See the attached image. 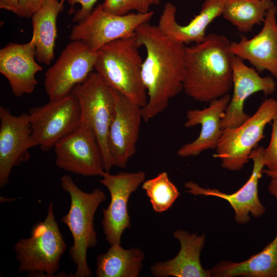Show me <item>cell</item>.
<instances>
[{"label": "cell", "instance_id": "obj_30", "mask_svg": "<svg viewBox=\"0 0 277 277\" xmlns=\"http://www.w3.org/2000/svg\"><path fill=\"white\" fill-rule=\"evenodd\" d=\"M47 0H18L19 16L30 18Z\"/></svg>", "mask_w": 277, "mask_h": 277}, {"label": "cell", "instance_id": "obj_26", "mask_svg": "<svg viewBox=\"0 0 277 277\" xmlns=\"http://www.w3.org/2000/svg\"><path fill=\"white\" fill-rule=\"evenodd\" d=\"M142 188L149 199L153 210L162 213L169 209L180 195L176 186L170 180L166 172L145 180Z\"/></svg>", "mask_w": 277, "mask_h": 277}, {"label": "cell", "instance_id": "obj_28", "mask_svg": "<svg viewBox=\"0 0 277 277\" xmlns=\"http://www.w3.org/2000/svg\"><path fill=\"white\" fill-rule=\"evenodd\" d=\"M272 130L268 147L264 149V161L267 169H277V111L272 121Z\"/></svg>", "mask_w": 277, "mask_h": 277}, {"label": "cell", "instance_id": "obj_21", "mask_svg": "<svg viewBox=\"0 0 277 277\" xmlns=\"http://www.w3.org/2000/svg\"><path fill=\"white\" fill-rule=\"evenodd\" d=\"M173 235L180 244L178 253L172 259L153 264L151 273L156 277H211L210 270L204 269L200 261L205 234L197 235L177 229Z\"/></svg>", "mask_w": 277, "mask_h": 277}, {"label": "cell", "instance_id": "obj_27", "mask_svg": "<svg viewBox=\"0 0 277 277\" xmlns=\"http://www.w3.org/2000/svg\"><path fill=\"white\" fill-rule=\"evenodd\" d=\"M160 3V0H104L101 5L106 11L122 15L133 11L146 13L151 6Z\"/></svg>", "mask_w": 277, "mask_h": 277}, {"label": "cell", "instance_id": "obj_22", "mask_svg": "<svg viewBox=\"0 0 277 277\" xmlns=\"http://www.w3.org/2000/svg\"><path fill=\"white\" fill-rule=\"evenodd\" d=\"M268 191L277 201V180L271 179ZM210 270L213 277H277V233L261 251L246 260L222 261Z\"/></svg>", "mask_w": 277, "mask_h": 277}, {"label": "cell", "instance_id": "obj_2", "mask_svg": "<svg viewBox=\"0 0 277 277\" xmlns=\"http://www.w3.org/2000/svg\"><path fill=\"white\" fill-rule=\"evenodd\" d=\"M230 44L225 36L210 33L202 42L186 46L183 90L187 95L210 103L229 94L233 74Z\"/></svg>", "mask_w": 277, "mask_h": 277}, {"label": "cell", "instance_id": "obj_32", "mask_svg": "<svg viewBox=\"0 0 277 277\" xmlns=\"http://www.w3.org/2000/svg\"><path fill=\"white\" fill-rule=\"evenodd\" d=\"M262 172V173L270 177L271 179L277 180V169L271 170L268 169H263Z\"/></svg>", "mask_w": 277, "mask_h": 277}, {"label": "cell", "instance_id": "obj_25", "mask_svg": "<svg viewBox=\"0 0 277 277\" xmlns=\"http://www.w3.org/2000/svg\"><path fill=\"white\" fill-rule=\"evenodd\" d=\"M271 0H224L222 15L242 33L263 23Z\"/></svg>", "mask_w": 277, "mask_h": 277}, {"label": "cell", "instance_id": "obj_8", "mask_svg": "<svg viewBox=\"0 0 277 277\" xmlns=\"http://www.w3.org/2000/svg\"><path fill=\"white\" fill-rule=\"evenodd\" d=\"M153 15L152 11L116 15L106 11L98 4L87 17L73 26L70 38L71 41L83 42L91 50L96 52L112 41L134 36L138 27L149 22Z\"/></svg>", "mask_w": 277, "mask_h": 277}, {"label": "cell", "instance_id": "obj_14", "mask_svg": "<svg viewBox=\"0 0 277 277\" xmlns=\"http://www.w3.org/2000/svg\"><path fill=\"white\" fill-rule=\"evenodd\" d=\"M38 146L34 137L28 113L12 114L6 107H0V187L9 181L14 167L27 162L29 150Z\"/></svg>", "mask_w": 277, "mask_h": 277}, {"label": "cell", "instance_id": "obj_24", "mask_svg": "<svg viewBox=\"0 0 277 277\" xmlns=\"http://www.w3.org/2000/svg\"><path fill=\"white\" fill-rule=\"evenodd\" d=\"M145 255L140 248L124 249L121 244L110 245L96 259L97 277H137L143 267Z\"/></svg>", "mask_w": 277, "mask_h": 277}, {"label": "cell", "instance_id": "obj_17", "mask_svg": "<svg viewBox=\"0 0 277 277\" xmlns=\"http://www.w3.org/2000/svg\"><path fill=\"white\" fill-rule=\"evenodd\" d=\"M277 7L274 5L267 11L261 31L248 38L241 36L231 42V53L248 61L258 72H269L277 79Z\"/></svg>", "mask_w": 277, "mask_h": 277}, {"label": "cell", "instance_id": "obj_3", "mask_svg": "<svg viewBox=\"0 0 277 277\" xmlns=\"http://www.w3.org/2000/svg\"><path fill=\"white\" fill-rule=\"evenodd\" d=\"M61 185L70 197L69 211L61 221L68 228L73 240L69 251L70 259L76 265L72 276L89 277L92 271L88 265L87 252L97 244L94 218L99 206L106 200V196L104 191L98 188L91 192L83 191L69 174L61 177Z\"/></svg>", "mask_w": 277, "mask_h": 277}, {"label": "cell", "instance_id": "obj_6", "mask_svg": "<svg viewBox=\"0 0 277 277\" xmlns=\"http://www.w3.org/2000/svg\"><path fill=\"white\" fill-rule=\"evenodd\" d=\"M276 111L277 101L266 99L242 124L223 130L213 155L221 160L223 168L232 171L242 169L248 162L252 150L265 137V128L272 122Z\"/></svg>", "mask_w": 277, "mask_h": 277}, {"label": "cell", "instance_id": "obj_13", "mask_svg": "<svg viewBox=\"0 0 277 277\" xmlns=\"http://www.w3.org/2000/svg\"><path fill=\"white\" fill-rule=\"evenodd\" d=\"M111 88L115 112L108 133V153L112 167L125 168L136 152L143 120L142 107L122 93Z\"/></svg>", "mask_w": 277, "mask_h": 277}, {"label": "cell", "instance_id": "obj_23", "mask_svg": "<svg viewBox=\"0 0 277 277\" xmlns=\"http://www.w3.org/2000/svg\"><path fill=\"white\" fill-rule=\"evenodd\" d=\"M63 10L64 4L58 0H47L31 17L33 28L31 40L35 47V57L47 65L54 57L57 18Z\"/></svg>", "mask_w": 277, "mask_h": 277}, {"label": "cell", "instance_id": "obj_12", "mask_svg": "<svg viewBox=\"0 0 277 277\" xmlns=\"http://www.w3.org/2000/svg\"><path fill=\"white\" fill-rule=\"evenodd\" d=\"M99 180L110 195V202L103 209L102 225L106 241L110 245L121 244L122 234L131 227L128 202L131 194L145 180L144 171L120 172L111 174L105 171Z\"/></svg>", "mask_w": 277, "mask_h": 277}, {"label": "cell", "instance_id": "obj_31", "mask_svg": "<svg viewBox=\"0 0 277 277\" xmlns=\"http://www.w3.org/2000/svg\"><path fill=\"white\" fill-rule=\"evenodd\" d=\"M0 8L12 12L19 16L18 0H0Z\"/></svg>", "mask_w": 277, "mask_h": 277}, {"label": "cell", "instance_id": "obj_1", "mask_svg": "<svg viewBox=\"0 0 277 277\" xmlns=\"http://www.w3.org/2000/svg\"><path fill=\"white\" fill-rule=\"evenodd\" d=\"M135 36L146 53L142 78L148 100L142 113L147 122L165 110L170 101L183 90L186 45L171 40L149 22L138 27Z\"/></svg>", "mask_w": 277, "mask_h": 277}, {"label": "cell", "instance_id": "obj_19", "mask_svg": "<svg viewBox=\"0 0 277 277\" xmlns=\"http://www.w3.org/2000/svg\"><path fill=\"white\" fill-rule=\"evenodd\" d=\"M230 98V95L227 94L211 101L208 107L187 111L184 127L189 128L201 125V130L194 141L179 148L177 151L179 156H195L206 150L216 148L223 131L222 118Z\"/></svg>", "mask_w": 277, "mask_h": 277}, {"label": "cell", "instance_id": "obj_4", "mask_svg": "<svg viewBox=\"0 0 277 277\" xmlns=\"http://www.w3.org/2000/svg\"><path fill=\"white\" fill-rule=\"evenodd\" d=\"M140 47L135 35L109 43L96 51L94 70L111 88L143 107L148 96L142 78Z\"/></svg>", "mask_w": 277, "mask_h": 277}, {"label": "cell", "instance_id": "obj_11", "mask_svg": "<svg viewBox=\"0 0 277 277\" xmlns=\"http://www.w3.org/2000/svg\"><path fill=\"white\" fill-rule=\"evenodd\" d=\"M60 169L83 176H101L105 172L102 153L92 129L81 121L78 127L54 146Z\"/></svg>", "mask_w": 277, "mask_h": 277}, {"label": "cell", "instance_id": "obj_18", "mask_svg": "<svg viewBox=\"0 0 277 277\" xmlns=\"http://www.w3.org/2000/svg\"><path fill=\"white\" fill-rule=\"evenodd\" d=\"M35 58V49L31 39L25 44L10 42L0 50V73L17 97L32 93L37 85L36 74L43 68Z\"/></svg>", "mask_w": 277, "mask_h": 277}, {"label": "cell", "instance_id": "obj_29", "mask_svg": "<svg viewBox=\"0 0 277 277\" xmlns=\"http://www.w3.org/2000/svg\"><path fill=\"white\" fill-rule=\"evenodd\" d=\"M98 0H68L70 5L69 13L74 12V6L76 4L81 5V8L75 12L72 21L79 23L87 17L94 9V6Z\"/></svg>", "mask_w": 277, "mask_h": 277}, {"label": "cell", "instance_id": "obj_10", "mask_svg": "<svg viewBox=\"0 0 277 277\" xmlns=\"http://www.w3.org/2000/svg\"><path fill=\"white\" fill-rule=\"evenodd\" d=\"M96 52L79 41L66 45L55 63L46 71L44 82L50 100L62 98L82 83L92 71Z\"/></svg>", "mask_w": 277, "mask_h": 277}, {"label": "cell", "instance_id": "obj_15", "mask_svg": "<svg viewBox=\"0 0 277 277\" xmlns=\"http://www.w3.org/2000/svg\"><path fill=\"white\" fill-rule=\"evenodd\" d=\"M263 146L255 148L251 151L249 159L253 161V168L250 177L237 191L225 193L219 189L203 188L197 184L188 181L185 183L186 192L194 195L214 196L227 201L234 211V219L240 224L247 223L250 220L249 214L255 218L262 216L266 208L261 203L258 194V184L265 166Z\"/></svg>", "mask_w": 277, "mask_h": 277}, {"label": "cell", "instance_id": "obj_5", "mask_svg": "<svg viewBox=\"0 0 277 277\" xmlns=\"http://www.w3.org/2000/svg\"><path fill=\"white\" fill-rule=\"evenodd\" d=\"M66 247L51 201L45 220L33 227L30 237L19 240L14 246L18 272L55 276Z\"/></svg>", "mask_w": 277, "mask_h": 277}, {"label": "cell", "instance_id": "obj_7", "mask_svg": "<svg viewBox=\"0 0 277 277\" xmlns=\"http://www.w3.org/2000/svg\"><path fill=\"white\" fill-rule=\"evenodd\" d=\"M81 109V121L93 131L98 142L104 160L105 171L112 167L107 145L109 127L113 120L115 106L111 87L95 71L91 72L72 90Z\"/></svg>", "mask_w": 277, "mask_h": 277}, {"label": "cell", "instance_id": "obj_33", "mask_svg": "<svg viewBox=\"0 0 277 277\" xmlns=\"http://www.w3.org/2000/svg\"><path fill=\"white\" fill-rule=\"evenodd\" d=\"M66 1V0H61L60 2H61V4H64Z\"/></svg>", "mask_w": 277, "mask_h": 277}, {"label": "cell", "instance_id": "obj_20", "mask_svg": "<svg viewBox=\"0 0 277 277\" xmlns=\"http://www.w3.org/2000/svg\"><path fill=\"white\" fill-rule=\"evenodd\" d=\"M224 0H206L200 12L187 25H181L176 19V7L171 2L164 6L157 27L171 40L183 44L202 42L208 26L222 14Z\"/></svg>", "mask_w": 277, "mask_h": 277}, {"label": "cell", "instance_id": "obj_9", "mask_svg": "<svg viewBox=\"0 0 277 277\" xmlns=\"http://www.w3.org/2000/svg\"><path fill=\"white\" fill-rule=\"evenodd\" d=\"M32 133L38 146L45 152L54 148L62 138L75 130L81 123V109L73 93L60 100L29 111Z\"/></svg>", "mask_w": 277, "mask_h": 277}, {"label": "cell", "instance_id": "obj_16", "mask_svg": "<svg viewBox=\"0 0 277 277\" xmlns=\"http://www.w3.org/2000/svg\"><path fill=\"white\" fill-rule=\"evenodd\" d=\"M232 96L221 121L223 130L239 126L250 116L245 112L244 103L251 95L262 92L266 95L273 94L276 83L270 76L262 77L253 67L233 55L232 58Z\"/></svg>", "mask_w": 277, "mask_h": 277}]
</instances>
